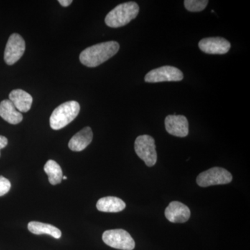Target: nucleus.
Wrapping results in <instances>:
<instances>
[{"mask_svg": "<svg viewBox=\"0 0 250 250\" xmlns=\"http://www.w3.org/2000/svg\"><path fill=\"white\" fill-rule=\"evenodd\" d=\"M80 111V104L76 101H69L59 105L52 112L49 119L52 129L59 130L73 121Z\"/></svg>", "mask_w": 250, "mask_h": 250, "instance_id": "7ed1b4c3", "label": "nucleus"}, {"mask_svg": "<svg viewBox=\"0 0 250 250\" xmlns=\"http://www.w3.org/2000/svg\"><path fill=\"white\" fill-rule=\"evenodd\" d=\"M232 181V175L223 167H212L197 176V184L201 187L221 185L230 183Z\"/></svg>", "mask_w": 250, "mask_h": 250, "instance_id": "423d86ee", "label": "nucleus"}, {"mask_svg": "<svg viewBox=\"0 0 250 250\" xmlns=\"http://www.w3.org/2000/svg\"><path fill=\"white\" fill-rule=\"evenodd\" d=\"M25 51V42L22 36L13 34L10 36L4 51V62L7 65L16 63L22 57Z\"/></svg>", "mask_w": 250, "mask_h": 250, "instance_id": "6e6552de", "label": "nucleus"}, {"mask_svg": "<svg viewBox=\"0 0 250 250\" xmlns=\"http://www.w3.org/2000/svg\"><path fill=\"white\" fill-rule=\"evenodd\" d=\"M119 49L116 41L101 42L85 49L80 54V62L87 67H97L116 55Z\"/></svg>", "mask_w": 250, "mask_h": 250, "instance_id": "f257e3e1", "label": "nucleus"}, {"mask_svg": "<svg viewBox=\"0 0 250 250\" xmlns=\"http://www.w3.org/2000/svg\"><path fill=\"white\" fill-rule=\"evenodd\" d=\"M184 79L183 72L177 67L165 65L154 69L145 77L147 83H159L164 82H180Z\"/></svg>", "mask_w": 250, "mask_h": 250, "instance_id": "0eeeda50", "label": "nucleus"}, {"mask_svg": "<svg viewBox=\"0 0 250 250\" xmlns=\"http://www.w3.org/2000/svg\"><path fill=\"white\" fill-rule=\"evenodd\" d=\"M93 134L89 126L83 128L72 136L68 143V147L74 152L83 150L93 141Z\"/></svg>", "mask_w": 250, "mask_h": 250, "instance_id": "f8f14e48", "label": "nucleus"}, {"mask_svg": "<svg viewBox=\"0 0 250 250\" xmlns=\"http://www.w3.org/2000/svg\"><path fill=\"white\" fill-rule=\"evenodd\" d=\"M62 179H67V177H65V176H62Z\"/></svg>", "mask_w": 250, "mask_h": 250, "instance_id": "4be33fe9", "label": "nucleus"}, {"mask_svg": "<svg viewBox=\"0 0 250 250\" xmlns=\"http://www.w3.org/2000/svg\"><path fill=\"white\" fill-rule=\"evenodd\" d=\"M11 184L9 179L5 178L3 176H0V197L6 195L11 189Z\"/></svg>", "mask_w": 250, "mask_h": 250, "instance_id": "6ab92c4d", "label": "nucleus"}, {"mask_svg": "<svg viewBox=\"0 0 250 250\" xmlns=\"http://www.w3.org/2000/svg\"><path fill=\"white\" fill-rule=\"evenodd\" d=\"M103 240L105 244L122 250H133L135 248V241L127 231L123 229H112L104 231Z\"/></svg>", "mask_w": 250, "mask_h": 250, "instance_id": "39448f33", "label": "nucleus"}, {"mask_svg": "<svg viewBox=\"0 0 250 250\" xmlns=\"http://www.w3.org/2000/svg\"><path fill=\"white\" fill-rule=\"evenodd\" d=\"M9 100L21 113L29 111L33 103V98L30 94L21 89L12 90L9 94Z\"/></svg>", "mask_w": 250, "mask_h": 250, "instance_id": "ddd939ff", "label": "nucleus"}, {"mask_svg": "<svg viewBox=\"0 0 250 250\" xmlns=\"http://www.w3.org/2000/svg\"><path fill=\"white\" fill-rule=\"evenodd\" d=\"M0 117L11 125H17L22 122L23 116L9 100H4L0 103Z\"/></svg>", "mask_w": 250, "mask_h": 250, "instance_id": "4468645a", "label": "nucleus"}, {"mask_svg": "<svg viewBox=\"0 0 250 250\" xmlns=\"http://www.w3.org/2000/svg\"><path fill=\"white\" fill-rule=\"evenodd\" d=\"M199 47L202 52L208 54H225L231 48V43L221 37H210L202 39Z\"/></svg>", "mask_w": 250, "mask_h": 250, "instance_id": "1a4fd4ad", "label": "nucleus"}, {"mask_svg": "<svg viewBox=\"0 0 250 250\" xmlns=\"http://www.w3.org/2000/svg\"><path fill=\"white\" fill-rule=\"evenodd\" d=\"M165 215L171 223H183L190 218V210L182 202L174 201L170 202L166 208Z\"/></svg>", "mask_w": 250, "mask_h": 250, "instance_id": "9b49d317", "label": "nucleus"}, {"mask_svg": "<svg viewBox=\"0 0 250 250\" xmlns=\"http://www.w3.org/2000/svg\"><path fill=\"white\" fill-rule=\"evenodd\" d=\"M135 152L146 165L152 167L157 161L155 141L149 135H142L137 137L134 143Z\"/></svg>", "mask_w": 250, "mask_h": 250, "instance_id": "20e7f679", "label": "nucleus"}, {"mask_svg": "<svg viewBox=\"0 0 250 250\" xmlns=\"http://www.w3.org/2000/svg\"><path fill=\"white\" fill-rule=\"evenodd\" d=\"M44 170L48 175L49 183L52 185H57L62 182V172L61 166L55 161L49 160L44 166Z\"/></svg>", "mask_w": 250, "mask_h": 250, "instance_id": "f3484780", "label": "nucleus"}, {"mask_svg": "<svg viewBox=\"0 0 250 250\" xmlns=\"http://www.w3.org/2000/svg\"><path fill=\"white\" fill-rule=\"evenodd\" d=\"M208 3L207 0H185L184 6L190 12H200L205 9Z\"/></svg>", "mask_w": 250, "mask_h": 250, "instance_id": "a211bd4d", "label": "nucleus"}, {"mask_svg": "<svg viewBox=\"0 0 250 250\" xmlns=\"http://www.w3.org/2000/svg\"><path fill=\"white\" fill-rule=\"evenodd\" d=\"M8 145V139L5 136H0V150ZM1 155V154H0Z\"/></svg>", "mask_w": 250, "mask_h": 250, "instance_id": "aec40b11", "label": "nucleus"}, {"mask_svg": "<svg viewBox=\"0 0 250 250\" xmlns=\"http://www.w3.org/2000/svg\"><path fill=\"white\" fill-rule=\"evenodd\" d=\"M59 2L64 7H67L72 4V0H59Z\"/></svg>", "mask_w": 250, "mask_h": 250, "instance_id": "412c9836", "label": "nucleus"}, {"mask_svg": "<svg viewBox=\"0 0 250 250\" xmlns=\"http://www.w3.org/2000/svg\"><path fill=\"white\" fill-rule=\"evenodd\" d=\"M28 229L36 235L48 234L59 239L62 237V231L59 229L49 224L32 221L28 224Z\"/></svg>", "mask_w": 250, "mask_h": 250, "instance_id": "dca6fc26", "label": "nucleus"}, {"mask_svg": "<svg viewBox=\"0 0 250 250\" xmlns=\"http://www.w3.org/2000/svg\"><path fill=\"white\" fill-rule=\"evenodd\" d=\"M139 6L134 1L123 3L111 10L105 18V23L108 27L118 28L129 24L137 17Z\"/></svg>", "mask_w": 250, "mask_h": 250, "instance_id": "f03ea898", "label": "nucleus"}, {"mask_svg": "<svg viewBox=\"0 0 250 250\" xmlns=\"http://www.w3.org/2000/svg\"><path fill=\"white\" fill-rule=\"evenodd\" d=\"M165 126L166 131L172 136L184 138L188 134V122L182 115H169L166 117Z\"/></svg>", "mask_w": 250, "mask_h": 250, "instance_id": "9d476101", "label": "nucleus"}, {"mask_svg": "<svg viewBox=\"0 0 250 250\" xmlns=\"http://www.w3.org/2000/svg\"><path fill=\"white\" fill-rule=\"evenodd\" d=\"M96 207L100 211L118 213L125 209L126 204L118 197L109 196L100 199L97 202Z\"/></svg>", "mask_w": 250, "mask_h": 250, "instance_id": "2eb2a0df", "label": "nucleus"}]
</instances>
